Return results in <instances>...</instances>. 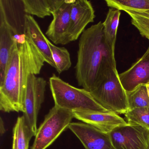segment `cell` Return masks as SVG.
Masks as SVG:
<instances>
[{"mask_svg": "<svg viewBox=\"0 0 149 149\" xmlns=\"http://www.w3.org/2000/svg\"><path fill=\"white\" fill-rule=\"evenodd\" d=\"M16 40V39H15ZM45 59L29 40L15 41L0 85V109L5 112H24V100L29 76L40 74Z\"/></svg>", "mask_w": 149, "mask_h": 149, "instance_id": "1", "label": "cell"}, {"mask_svg": "<svg viewBox=\"0 0 149 149\" xmlns=\"http://www.w3.org/2000/svg\"><path fill=\"white\" fill-rule=\"evenodd\" d=\"M116 63L115 48L107 42L102 22L85 30L78 43L75 76L78 86L91 92L105 68Z\"/></svg>", "mask_w": 149, "mask_h": 149, "instance_id": "2", "label": "cell"}, {"mask_svg": "<svg viewBox=\"0 0 149 149\" xmlns=\"http://www.w3.org/2000/svg\"><path fill=\"white\" fill-rule=\"evenodd\" d=\"M49 87L55 106L71 111L112 112L104 108L84 88H78L54 74L49 79Z\"/></svg>", "mask_w": 149, "mask_h": 149, "instance_id": "3", "label": "cell"}, {"mask_svg": "<svg viewBox=\"0 0 149 149\" xmlns=\"http://www.w3.org/2000/svg\"><path fill=\"white\" fill-rule=\"evenodd\" d=\"M90 93L98 103L111 112L125 114L128 110L126 91L120 81L116 63L106 67Z\"/></svg>", "mask_w": 149, "mask_h": 149, "instance_id": "4", "label": "cell"}, {"mask_svg": "<svg viewBox=\"0 0 149 149\" xmlns=\"http://www.w3.org/2000/svg\"><path fill=\"white\" fill-rule=\"evenodd\" d=\"M74 118L73 111L54 105L38 128L31 149H47L68 128Z\"/></svg>", "mask_w": 149, "mask_h": 149, "instance_id": "5", "label": "cell"}, {"mask_svg": "<svg viewBox=\"0 0 149 149\" xmlns=\"http://www.w3.org/2000/svg\"><path fill=\"white\" fill-rule=\"evenodd\" d=\"M47 81L44 78L31 74L29 76L24 100L23 116L33 136L37 132V118L44 102Z\"/></svg>", "mask_w": 149, "mask_h": 149, "instance_id": "6", "label": "cell"}, {"mask_svg": "<svg viewBox=\"0 0 149 149\" xmlns=\"http://www.w3.org/2000/svg\"><path fill=\"white\" fill-rule=\"evenodd\" d=\"M115 149H149V130L128 123L109 133Z\"/></svg>", "mask_w": 149, "mask_h": 149, "instance_id": "7", "label": "cell"}, {"mask_svg": "<svg viewBox=\"0 0 149 149\" xmlns=\"http://www.w3.org/2000/svg\"><path fill=\"white\" fill-rule=\"evenodd\" d=\"M75 0H64L62 5L52 13V20L46 33L49 40L56 45H65L70 42L69 28L70 15Z\"/></svg>", "mask_w": 149, "mask_h": 149, "instance_id": "8", "label": "cell"}, {"mask_svg": "<svg viewBox=\"0 0 149 149\" xmlns=\"http://www.w3.org/2000/svg\"><path fill=\"white\" fill-rule=\"evenodd\" d=\"M69 129L81 141L85 149H115L109 134L84 123H71Z\"/></svg>", "mask_w": 149, "mask_h": 149, "instance_id": "9", "label": "cell"}, {"mask_svg": "<svg viewBox=\"0 0 149 149\" xmlns=\"http://www.w3.org/2000/svg\"><path fill=\"white\" fill-rule=\"evenodd\" d=\"M95 17L91 2L87 0H75L70 15L69 37L70 42L77 40L85 31L88 24Z\"/></svg>", "mask_w": 149, "mask_h": 149, "instance_id": "10", "label": "cell"}, {"mask_svg": "<svg viewBox=\"0 0 149 149\" xmlns=\"http://www.w3.org/2000/svg\"><path fill=\"white\" fill-rule=\"evenodd\" d=\"M73 113L74 118L108 134L127 124L124 118L113 112L73 111Z\"/></svg>", "mask_w": 149, "mask_h": 149, "instance_id": "11", "label": "cell"}, {"mask_svg": "<svg viewBox=\"0 0 149 149\" xmlns=\"http://www.w3.org/2000/svg\"><path fill=\"white\" fill-rule=\"evenodd\" d=\"M119 77L126 91H131L140 85L149 84V47L143 55Z\"/></svg>", "mask_w": 149, "mask_h": 149, "instance_id": "12", "label": "cell"}, {"mask_svg": "<svg viewBox=\"0 0 149 149\" xmlns=\"http://www.w3.org/2000/svg\"><path fill=\"white\" fill-rule=\"evenodd\" d=\"M19 34L9 24L4 14L0 11V85L3 83L11 52Z\"/></svg>", "mask_w": 149, "mask_h": 149, "instance_id": "13", "label": "cell"}, {"mask_svg": "<svg viewBox=\"0 0 149 149\" xmlns=\"http://www.w3.org/2000/svg\"><path fill=\"white\" fill-rule=\"evenodd\" d=\"M24 34L44 57L45 62L56 69L47 38L42 33L40 27L33 16L26 14L25 16Z\"/></svg>", "mask_w": 149, "mask_h": 149, "instance_id": "14", "label": "cell"}, {"mask_svg": "<svg viewBox=\"0 0 149 149\" xmlns=\"http://www.w3.org/2000/svg\"><path fill=\"white\" fill-rule=\"evenodd\" d=\"M111 8L149 16V0H106Z\"/></svg>", "mask_w": 149, "mask_h": 149, "instance_id": "15", "label": "cell"}, {"mask_svg": "<svg viewBox=\"0 0 149 149\" xmlns=\"http://www.w3.org/2000/svg\"><path fill=\"white\" fill-rule=\"evenodd\" d=\"M33 136L24 116L19 117L13 130V149H28Z\"/></svg>", "mask_w": 149, "mask_h": 149, "instance_id": "16", "label": "cell"}, {"mask_svg": "<svg viewBox=\"0 0 149 149\" xmlns=\"http://www.w3.org/2000/svg\"><path fill=\"white\" fill-rule=\"evenodd\" d=\"M120 15V10L110 8L105 20L103 22L104 32L106 40L113 48L115 47Z\"/></svg>", "mask_w": 149, "mask_h": 149, "instance_id": "17", "label": "cell"}, {"mask_svg": "<svg viewBox=\"0 0 149 149\" xmlns=\"http://www.w3.org/2000/svg\"><path fill=\"white\" fill-rule=\"evenodd\" d=\"M50 48L53 60L55 63V69L60 74L68 70L71 67L70 54L66 48L59 47L54 45L49 40H47Z\"/></svg>", "mask_w": 149, "mask_h": 149, "instance_id": "18", "label": "cell"}, {"mask_svg": "<svg viewBox=\"0 0 149 149\" xmlns=\"http://www.w3.org/2000/svg\"><path fill=\"white\" fill-rule=\"evenodd\" d=\"M24 12L43 19L51 15L50 0H22Z\"/></svg>", "mask_w": 149, "mask_h": 149, "instance_id": "19", "label": "cell"}, {"mask_svg": "<svg viewBox=\"0 0 149 149\" xmlns=\"http://www.w3.org/2000/svg\"><path fill=\"white\" fill-rule=\"evenodd\" d=\"M128 110L149 107V95L146 85H140L130 91H126Z\"/></svg>", "mask_w": 149, "mask_h": 149, "instance_id": "20", "label": "cell"}, {"mask_svg": "<svg viewBox=\"0 0 149 149\" xmlns=\"http://www.w3.org/2000/svg\"><path fill=\"white\" fill-rule=\"evenodd\" d=\"M124 115L128 123L138 125L149 130V107L128 110Z\"/></svg>", "mask_w": 149, "mask_h": 149, "instance_id": "21", "label": "cell"}, {"mask_svg": "<svg viewBox=\"0 0 149 149\" xmlns=\"http://www.w3.org/2000/svg\"><path fill=\"white\" fill-rule=\"evenodd\" d=\"M131 18L132 25L139 31L142 36L149 41V16L132 13H127Z\"/></svg>", "mask_w": 149, "mask_h": 149, "instance_id": "22", "label": "cell"}, {"mask_svg": "<svg viewBox=\"0 0 149 149\" xmlns=\"http://www.w3.org/2000/svg\"><path fill=\"white\" fill-rule=\"evenodd\" d=\"M0 131H1V135H3L6 132V130L4 127V123H3L1 118V123H0Z\"/></svg>", "mask_w": 149, "mask_h": 149, "instance_id": "23", "label": "cell"}, {"mask_svg": "<svg viewBox=\"0 0 149 149\" xmlns=\"http://www.w3.org/2000/svg\"><path fill=\"white\" fill-rule=\"evenodd\" d=\"M146 86H147V89H148V94H149V84H147Z\"/></svg>", "mask_w": 149, "mask_h": 149, "instance_id": "24", "label": "cell"}]
</instances>
